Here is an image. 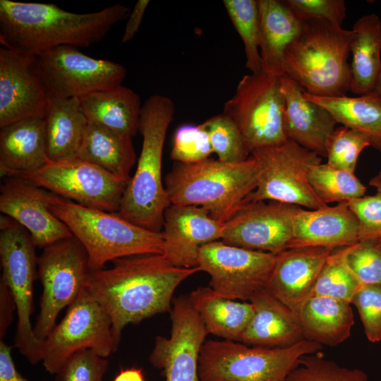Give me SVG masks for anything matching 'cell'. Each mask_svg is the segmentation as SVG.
Returning a JSON list of instances; mask_svg holds the SVG:
<instances>
[{"label":"cell","instance_id":"1","mask_svg":"<svg viewBox=\"0 0 381 381\" xmlns=\"http://www.w3.org/2000/svg\"><path fill=\"white\" fill-rule=\"evenodd\" d=\"M113 266L91 271L85 289L111 321L118 349L123 328L171 310L173 294L185 279L200 271L179 267L162 255L116 259Z\"/></svg>","mask_w":381,"mask_h":381},{"label":"cell","instance_id":"2","mask_svg":"<svg viewBox=\"0 0 381 381\" xmlns=\"http://www.w3.org/2000/svg\"><path fill=\"white\" fill-rule=\"evenodd\" d=\"M130 13L120 3L97 12L75 13L54 4L0 0V42L32 56L60 46L87 47L103 40Z\"/></svg>","mask_w":381,"mask_h":381},{"label":"cell","instance_id":"3","mask_svg":"<svg viewBox=\"0 0 381 381\" xmlns=\"http://www.w3.org/2000/svg\"><path fill=\"white\" fill-rule=\"evenodd\" d=\"M174 113V102L164 95H153L143 104L141 151L116 212L133 224L157 232L162 231L165 210L171 205L162 181V165L164 141Z\"/></svg>","mask_w":381,"mask_h":381},{"label":"cell","instance_id":"4","mask_svg":"<svg viewBox=\"0 0 381 381\" xmlns=\"http://www.w3.org/2000/svg\"><path fill=\"white\" fill-rule=\"evenodd\" d=\"M354 32L320 18L302 19L284 54V75L308 94L343 97L350 92L348 57Z\"/></svg>","mask_w":381,"mask_h":381},{"label":"cell","instance_id":"5","mask_svg":"<svg viewBox=\"0 0 381 381\" xmlns=\"http://www.w3.org/2000/svg\"><path fill=\"white\" fill-rule=\"evenodd\" d=\"M258 176L252 155L240 162L210 158L193 164L175 162L165 176V188L171 204L201 207L224 224L247 202Z\"/></svg>","mask_w":381,"mask_h":381},{"label":"cell","instance_id":"6","mask_svg":"<svg viewBox=\"0 0 381 381\" xmlns=\"http://www.w3.org/2000/svg\"><path fill=\"white\" fill-rule=\"evenodd\" d=\"M85 248L91 271L116 259L162 255V232L146 229L109 212L61 198L50 207Z\"/></svg>","mask_w":381,"mask_h":381},{"label":"cell","instance_id":"7","mask_svg":"<svg viewBox=\"0 0 381 381\" xmlns=\"http://www.w3.org/2000/svg\"><path fill=\"white\" fill-rule=\"evenodd\" d=\"M307 339L287 347L250 346L231 340H205L199 357L201 381H286L298 361L320 351Z\"/></svg>","mask_w":381,"mask_h":381},{"label":"cell","instance_id":"8","mask_svg":"<svg viewBox=\"0 0 381 381\" xmlns=\"http://www.w3.org/2000/svg\"><path fill=\"white\" fill-rule=\"evenodd\" d=\"M29 232L13 219H0V281L10 289L18 317L13 346L32 364L42 360L43 341L35 335L31 325L33 284L37 277V257Z\"/></svg>","mask_w":381,"mask_h":381},{"label":"cell","instance_id":"9","mask_svg":"<svg viewBox=\"0 0 381 381\" xmlns=\"http://www.w3.org/2000/svg\"><path fill=\"white\" fill-rule=\"evenodd\" d=\"M284 109L280 77L262 71L243 76L233 97L224 103L222 114L237 125L251 154L288 140Z\"/></svg>","mask_w":381,"mask_h":381},{"label":"cell","instance_id":"10","mask_svg":"<svg viewBox=\"0 0 381 381\" xmlns=\"http://www.w3.org/2000/svg\"><path fill=\"white\" fill-rule=\"evenodd\" d=\"M37 264L42 294L33 332L44 341L59 313L85 289L91 270L85 248L73 236L43 248Z\"/></svg>","mask_w":381,"mask_h":381},{"label":"cell","instance_id":"11","mask_svg":"<svg viewBox=\"0 0 381 381\" xmlns=\"http://www.w3.org/2000/svg\"><path fill=\"white\" fill-rule=\"evenodd\" d=\"M259 167L255 190L247 202L273 200L315 210L325 205L312 188L308 173L320 156L291 140L251 152Z\"/></svg>","mask_w":381,"mask_h":381},{"label":"cell","instance_id":"12","mask_svg":"<svg viewBox=\"0 0 381 381\" xmlns=\"http://www.w3.org/2000/svg\"><path fill=\"white\" fill-rule=\"evenodd\" d=\"M37 74L50 99H80L122 85L126 68L87 56L72 46H60L35 56Z\"/></svg>","mask_w":381,"mask_h":381},{"label":"cell","instance_id":"13","mask_svg":"<svg viewBox=\"0 0 381 381\" xmlns=\"http://www.w3.org/2000/svg\"><path fill=\"white\" fill-rule=\"evenodd\" d=\"M85 207L117 212L131 178L113 174L78 157L49 161L40 169L15 175Z\"/></svg>","mask_w":381,"mask_h":381},{"label":"cell","instance_id":"14","mask_svg":"<svg viewBox=\"0 0 381 381\" xmlns=\"http://www.w3.org/2000/svg\"><path fill=\"white\" fill-rule=\"evenodd\" d=\"M85 349L104 358L117 350L109 316L85 287L44 340L42 362L49 373L56 374L73 353Z\"/></svg>","mask_w":381,"mask_h":381},{"label":"cell","instance_id":"15","mask_svg":"<svg viewBox=\"0 0 381 381\" xmlns=\"http://www.w3.org/2000/svg\"><path fill=\"white\" fill-rule=\"evenodd\" d=\"M277 254L231 246L215 241L202 246L198 267L210 277V286L219 296L249 301L266 288Z\"/></svg>","mask_w":381,"mask_h":381},{"label":"cell","instance_id":"16","mask_svg":"<svg viewBox=\"0 0 381 381\" xmlns=\"http://www.w3.org/2000/svg\"><path fill=\"white\" fill-rule=\"evenodd\" d=\"M172 304L170 337L155 338L149 361L162 370L165 381H201L199 357L208 333L188 297L175 298Z\"/></svg>","mask_w":381,"mask_h":381},{"label":"cell","instance_id":"17","mask_svg":"<svg viewBox=\"0 0 381 381\" xmlns=\"http://www.w3.org/2000/svg\"><path fill=\"white\" fill-rule=\"evenodd\" d=\"M301 207L273 200L249 201L223 224L221 241L278 254L288 248Z\"/></svg>","mask_w":381,"mask_h":381},{"label":"cell","instance_id":"18","mask_svg":"<svg viewBox=\"0 0 381 381\" xmlns=\"http://www.w3.org/2000/svg\"><path fill=\"white\" fill-rule=\"evenodd\" d=\"M61 198L20 176H6L1 186L0 211L22 225L36 248L43 249L73 236L50 210Z\"/></svg>","mask_w":381,"mask_h":381},{"label":"cell","instance_id":"19","mask_svg":"<svg viewBox=\"0 0 381 381\" xmlns=\"http://www.w3.org/2000/svg\"><path fill=\"white\" fill-rule=\"evenodd\" d=\"M48 97L37 74L35 56L0 47V128L44 116Z\"/></svg>","mask_w":381,"mask_h":381},{"label":"cell","instance_id":"20","mask_svg":"<svg viewBox=\"0 0 381 381\" xmlns=\"http://www.w3.org/2000/svg\"><path fill=\"white\" fill-rule=\"evenodd\" d=\"M162 255L173 265L198 267L200 248L221 240L223 224L205 209L171 204L164 215Z\"/></svg>","mask_w":381,"mask_h":381},{"label":"cell","instance_id":"21","mask_svg":"<svg viewBox=\"0 0 381 381\" xmlns=\"http://www.w3.org/2000/svg\"><path fill=\"white\" fill-rule=\"evenodd\" d=\"M333 250L303 247L277 254L266 289L297 316L301 306L313 296L318 276Z\"/></svg>","mask_w":381,"mask_h":381},{"label":"cell","instance_id":"22","mask_svg":"<svg viewBox=\"0 0 381 381\" xmlns=\"http://www.w3.org/2000/svg\"><path fill=\"white\" fill-rule=\"evenodd\" d=\"M358 222L349 202L315 210L301 208L295 216L288 248L322 247L335 250L356 244Z\"/></svg>","mask_w":381,"mask_h":381},{"label":"cell","instance_id":"23","mask_svg":"<svg viewBox=\"0 0 381 381\" xmlns=\"http://www.w3.org/2000/svg\"><path fill=\"white\" fill-rule=\"evenodd\" d=\"M285 99L284 131L287 139L326 157V143L337 124L331 113L322 106L307 99L304 90L284 75L280 77Z\"/></svg>","mask_w":381,"mask_h":381},{"label":"cell","instance_id":"24","mask_svg":"<svg viewBox=\"0 0 381 381\" xmlns=\"http://www.w3.org/2000/svg\"><path fill=\"white\" fill-rule=\"evenodd\" d=\"M254 315L239 342L250 346L287 347L305 339L297 316L266 288L249 301Z\"/></svg>","mask_w":381,"mask_h":381},{"label":"cell","instance_id":"25","mask_svg":"<svg viewBox=\"0 0 381 381\" xmlns=\"http://www.w3.org/2000/svg\"><path fill=\"white\" fill-rule=\"evenodd\" d=\"M43 116L25 118L0 128L1 176L32 172L49 161Z\"/></svg>","mask_w":381,"mask_h":381},{"label":"cell","instance_id":"26","mask_svg":"<svg viewBox=\"0 0 381 381\" xmlns=\"http://www.w3.org/2000/svg\"><path fill=\"white\" fill-rule=\"evenodd\" d=\"M258 4L262 71L281 77L284 75L285 52L298 34L302 19L296 16L285 0H258Z\"/></svg>","mask_w":381,"mask_h":381},{"label":"cell","instance_id":"27","mask_svg":"<svg viewBox=\"0 0 381 381\" xmlns=\"http://www.w3.org/2000/svg\"><path fill=\"white\" fill-rule=\"evenodd\" d=\"M80 102L88 122L131 138L139 131L143 104L132 89L120 85L90 94Z\"/></svg>","mask_w":381,"mask_h":381},{"label":"cell","instance_id":"28","mask_svg":"<svg viewBox=\"0 0 381 381\" xmlns=\"http://www.w3.org/2000/svg\"><path fill=\"white\" fill-rule=\"evenodd\" d=\"M297 318L305 339L331 346L346 340L354 324L351 303L323 296L308 299Z\"/></svg>","mask_w":381,"mask_h":381},{"label":"cell","instance_id":"29","mask_svg":"<svg viewBox=\"0 0 381 381\" xmlns=\"http://www.w3.org/2000/svg\"><path fill=\"white\" fill-rule=\"evenodd\" d=\"M43 118L49 161L76 157L88 123L80 99H49Z\"/></svg>","mask_w":381,"mask_h":381},{"label":"cell","instance_id":"30","mask_svg":"<svg viewBox=\"0 0 381 381\" xmlns=\"http://www.w3.org/2000/svg\"><path fill=\"white\" fill-rule=\"evenodd\" d=\"M188 298L202 320L208 334L240 341L253 315L250 302H239L217 294L210 286H200Z\"/></svg>","mask_w":381,"mask_h":381},{"label":"cell","instance_id":"31","mask_svg":"<svg viewBox=\"0 0 381 381\" xmlns=\"http://www.w3.org/2000/svg\"><path fill=\"white\" fill-rule=\"evenodd\" d=\"M352 30L350 92L363 95L373 91L381 72V20L375 13L364 15Z\"/></svg>","mask_w":381,"mask_h":381},{"label":"cell","instance_id":"32","mask_svg":"<svg viewBox=\"0 0 381 381\" xmlns=\"http://www.w3.org/2000/svg\"><path fill=\"white\" fill-rule=\"evenodd\" d=\"M76 157L122 177L131 178L136 161L132 138L88 122Z\"/></svg>","mask_w":381,"mask_h":381},{"label":"cell","instance_id":"33","mask_svg":"<svg viewBox=\"0 0 381 381\" xmlns=\"http://www.w3.org/2000/svg\"><path fill=\"white\" fill-rule=\"evenodd\" d=\"M305 97L327 109L344 126L368 140L370 146L381 152V102L373 93L358 97H319L307 93Z\"/></svg>","mask_w":381,"mask_h":381},{"label":"cell","instance_id":"34","mask_svg":"<svg viewBox=\"0 0 381 381\" xmlns=\"http://www.w3.org/2000/svg\"><path fill=\"white\" fill-rule=\"evenodd\" d=\"M308 179L325 205L350 202L364 196L367 189L353 173L327 164L313 166L308 173Z\"/></svg>","mask_w":381,"mask_h":381},{"label":"cell","instance_id":"35","mask_svg":"<svg viewBox=\"0 0 381 381\" xmlns=\"http://www.w3.org/2000/svg\"><path fill=\"white\" fill-rule=\"evenodd\" d=\"M223 4L241 37L246 54V66L252 73L262 72L260 52V23L258 0H224Z\"/></svg>","mask_w":381,"mask_h":381},{"label":"cell","instance_id":"36","mask_svg":"<svg viewBox=\"0 0 381 381\" xmlns=\"http://www.w3.org/2000/svg\"><path fill=\"white\" fill-rule=\"evenodd\" d=\"M349 246L335 249L328 256L317 279L313 296H328L351 303L363 284L347 263Z\"/></svg>","mask_w":381,"mask_h":381},{"label":"cell","instance_id":"37","mask_svg":"<svg viewBox=\"0 0 381 381\" xmlns=\"http://www.w3.org/2000/svg\"><path fill=\"white\" fill-rule=\"evenodd\" d=\"M206 129L213 152L224 162H240L250 154L244 138L234 121L220 114L202 123Z\"/></svg>","mask_w":381,"mask_h":381},{"label":"cell","instance_id":"38","mask_svg":"<svg viewBox=\"0 0 381 381\" xmlns=\"http://www.w3.org/2000/svg\"><path fill=\"white\" fill-rule=\"evenodd\" d=\"M286 381H369V379L363 370L340 366L325 358L319 351L301 357Z\"/></svg>","mask_w":381,"mask_h":381},{"label":"cell","instance_id":"39","mask_svg":"<svg viewBox=\"0 0 381 381\" xmlns=\"http://www.w3.org/2000/svg\"><path fill=\"white\" fill-rule=\"evenodd\" d=\"M368 146L369 143L361 133L344 126L336 128L326 143L327 164L354 174L358 158Z\"/></svg>","mask_w":381,"mask_h":381},{"label":"cell","instance_id":"40","mask_svg":"<svg viewBox=\"0 0 381 381\" xmlns=\"http://www.w3.org/2000/svg\"><path fill=\"white\" fill-rule=\"evenodd\" d=\"M213 153L209 135L202 123L183 124L174 132L170 157L175 162L198 163Z\"/></svg>","mask_w":381,"mask_h":381},{"label":"cell","instance_id":"41","mask_svg":"<svg viewBox=\"0 0 381 381\" xmlns=\"http://www.w3.org/2000/svg\"><path fill=\"white\" fill-rule=\"evenodd\" d=\"M346 260L363 285L381 284V238L362 240L350 246Z\"/></svg>","mask_w":381,"mask_h":381},{"label":"cell","instance_id":"42","mask_svg":"<svg viewBox=\"0 0 381 381\" xmlns=\"http://www.w3.org/2000/svg\"><path fill=\"white\" fill-rule=\"evenodd\" d=\"M109 361L93 350L73 353L55 374V381H103Z\"/></svg>","mask_w":381,"mask_h":381},{"label":"cell","instance_id":"43","mask_svg":"<svg viewBox=\"0 0 381 381\" xmlns=\"http://www.w3.org/2000/svg\"><path fill=\"white\" fill-rule=\"evenodd\" d=\"M370 342L381 340V284L363 285L352 298Z\"/></svg>","mask_w":381,"mask_h":381},{"label":"cell","instance_id":"44","mask_svg":"<svg viewBox=\"0 0 381 381\" xmlns=\"http://www.w3.org/2000/svg\"><path fill=\"white\" fill-rule=\"evenodd\" d=\"M358 222V240L381 238V187L372 195L349 202Z\"/></svg>","mask_w":381,"mask_h":381},{"label":"cell","instance_id":"45","mask_svg":"<svg viewBox=\"0 0 381 381\" xmlns=\"http://www.w3.org/2000/svg\"><path fill=\"white\" fill-rule=\"evenodd\" d=\"M301 19L320 18L341 28L346 17L344 0H285Z\"/></svg>","mask_w":381,"mask_h":381},{"label":"cell","instance_id":"46","mask_svg":"<svg viewBox=\"0 0 381 381\" xmlns=\"http://www.w3.org/2000/svg\"><path fill=\"white\" fill-rule=\"evenodd\" d=\"M16 306L9 288L0 281V340L2 341L13 318Z\"/></svg>","mask_w":381,"mask_h":381},{"label":"cell","instance_id":"47","mask_svg":"<svg viewBox=\"0 0 381 381\" xmlns=\"http://www.w3.org/2000/svg\"><path fill=\"white\" fill-rule=\"evenodd\" d=\"M0 381H29L17 370L11 356V347L4 340L0 341Z\"/></svg>","mask_w":381,"mask_h":381},{"label":"cell","instance_id":"48","mask_svg":"<svg viewBox=\"0 0 381 381\" xmlns=\"http://www.w3.org/2000/svg\"><path fill=\"white\" fill-rule=\"evenodd\" d=\"M150 4L149 0H138L133 11L128 17L121 44H125L131 40L138 32L143 20L146 8Z\"/></svg>","mask_w":381,"mask_h":381},{"label":"cell","instance_id":"49","mask_svg":"<svg viewBox=\"0 0 381 381\" xmlns=\"http://www.w3.org/2000/svg\"><path fill=\"white\" fill-rule=\"evenodd\" d=\"M113 381H145L143 371L140 368L122 369Z\"/></svg>","mask_w":381,"mask_h":381},{"label":"cell","instance_id":"50","mask_svg":"<svg viewBox=\"0 0 381 381\" xmlns=\"http://www.w3.org/2000/svg\"><path fill=\"white\" fill-rule=\"evenodd\" d=\"M381 102V72L376 82L373 91L372 92Z\"/></svg>","mask_w":381,"mask_h":381},{"label":"cell","instance_id":"51","mask_svg":"<svg viewBox=\"0 0 381 381\" xmlns=\"http://www.w3.org/2000/svg\"><path fill=\"white\" fill-rule=\"evenodd\" d=\"M369 185L375 188L381 187V171L370 180Z\"/></svg>","mask_w":381,"mask_h":381}]
</instances>
